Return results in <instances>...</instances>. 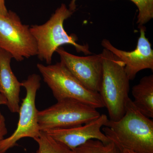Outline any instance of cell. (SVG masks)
Here are the masks:
<instances>
[{"label": "cell", "mask_w": 153, "mask_h": 153, "mask_svg": "<svg viewBox=\"0 0 153 153\" xmlns=\"http://www.w3.org/2000/svg\"><path fill=\"white\" fill-rule=\"evenodd\" d=\"M117 145L135 153H153V121L137 109L129 97L120 119H108L102 128Z\"/></svg>", "instance_id": "1"}, {"label": "cell", "mask_w": 153, "mask_h": 153, "mask_svg": "<svg viewBox=\"0 0 153 153\" xmlns=\"http://www.w3.org/2000/svg\"><path fill=\"white\" fill-rule=\"evenodd\" d=\"M102 56V75L99 94L106 108L109 120L117 121L124 114L129 97V79L125 64L113 53L104 48Z\"/></svg>", "instance_id": "2"}, {"label": "cell", "mask_w": 153, "mask_h": 153, "mask_svg": "<svg viewBox=\"0 0 153 153\" xmlns=\"http://www.w3.org/2000/svg\"><path fill=\"white\" fill-rule=\"evenodd\" d=\"M73 13L65 4H62L47 22L43 25H34L30 27L37 43V55L39 60L45 61L48 65L51 64L54 52L65 44L74 46L77 52H82L86 55L91 54L88 44H78L77 36L74 34L68 35L64 29V22Z\"/></svg>", "instance_id": "3"}, {"label": "cell", "mask_w": 153, "mask_h": 153, "mask_svg": "<svg viewBox=\"0 0 153 153\" xmlns=\"http://www.w3.org/2000/svg\"><path fill=\"white\" fill-rule=\"evenodd\" d=\"M37 66L57 101L73 99L96 109L104 107L99 94L85 87L62 62L47 66L38 63Z\"/></svg>", "instance_id": "4"}, {"label": "cell", "mask_w": 153, "mask_h": 153, "mask_svg": "<svg viewBox=\"0 0 153 153\" xmlns=\"http://www.w3.org/2000/svg\"><path fill=\"white\" fill-rule=\"evenodd\" d=\"M96 108L73 99L58 100L56 104L38 112L41 131L82 125L99 117Z\"/></svg>", "instance_id": "5"}, {"label": "cell", "mask_w": 153, "mask_h": 153, "mask_svg": "<svg viewBox=\"0 0 153 153\" xmlns=\"http://www.w3.org/2000/svg\"><path fill=\"white\" fill-rule=\"evenodd\" d=\"M41 77L36 74H31L22 82L26 90V95L22 100L19 109V120L16 130L8 137L0 141V153H6L16 146L17 142L24 138L35 139L41 134L38 122V111L36 108V94L41 86Z\"/></svg>", "instance_id": "6"}, {"label": "cell", "mask_w": 153, "mask_h": 153, "mask_svg": "<svg viewBox=\"0 0 153 153\" xmlns=\"http://www.w3.org/2000/svg\"><path fill=\"white\" fill-rule=\"evenodd\" d=\"M0 48L19 62L37 55V43L30 27L22 24L13 11L0 15Z\"/></svg>", "instance_id": "7"}, {"label": "cell", "mask_w": 153, "mask_h": 153, "mask_svg": "<svg viewBox=\"0 0 153 153\" xmlns=\"http://www.w3.org/2000/svg\"><path fill=\"white\" fill-rule=\"evenodd\" d=\"M56 52L60 56V62L82 85L89 90L98 93L102 75L101 53L78 56L69 53L61 47Z\"/></svg>", "instance_id": "8"}, {"label": "cell", "mask_w": 153, "mask_h": 153, "mask_svg": "<svg viewBox=\"0 0 153 153\" xmlns=\"http://www.w3.org/2000/svg\"><path fill=\"white\" fill-rule=\"evenodd\" d=\"M140 36L136 49L131 51L120 50L114 47L108 40L103 39L101 45L118 57L125 64V69L129 80L134 79L137 73L145 69L153 70V50L146 37L144 26L138 27Z\"/></svg>", "instance_id": "9"}, {"label": "cell", "mask_w": 153, "mask_h": 153, "mask_svg": "<svg viewBox=\"0 0 153 153\" xmlns=\"http://www.w3.org/2000/svg\"><path fill=\"white\" fill-rule=\"evenodd\" d=\"M105 114L82 125L64 128H55L44 131L52 138L73 150L91 139L101 141L104 144L111 141L101 131L108 120Z\"/></svg>", "instance_id": "10"}, {"label": "cell", "mask_w": 153, "mask_h": 153, "mask_svg": "<svg viewBox=\"0 0 153 153\" xmlns=\"http://www.w3.org/2000/svg\"><path fill=\"white\" fill-rule=\"evenodd\" d=\"M12 55L0 48V89L4 96L10 111L19 113L20 109V92L22 82L14 74L10 66Z\"/></svg>", "instance_id": "11"}, {"label": "cell", "mask_w": 153, "mask_h": 153, "mask_svg": "<svg viewBox=\"0 0 153 153\" xmlns=\"http://www.w3.org/2000/svg\"><path fill=\"white\" fill-rule=\"evenodd\" d=\"M133 101L137 109L149 118H153V75L143 77L132 89Z\"/></svg>", "instance_id": "12"}, {"label": "cell", "mask_w": 153, "mask_h": 153, "mask_svg": "<svg viewBox=\"0 0 153 153\" xmlns=\"http://www.w3.org/2000/svg\"><path fill=\"white\" fill-rule=\"evenodd\" d=\"M71 151L72 153H121L119 148L113 142L104 144L96 139L89 140Z\"/></svg>", "instance_id": "13"}, {"label": "cell", "mask_w": 153, "mask_h": 153, "mask_svg": "<svg viewBox=\"0 0 153 153\" xmlns=\"http://www.w3.org/2000/svg\"><path fill=\"white\" fill-rule=\"evenodd\" d=\"M38 146L36 153H72L71 150L41 131L38 137L34 139Z\"/></svg>", "instance_id": "14"}, {"label": "cell", "mask_w": 153, "mask_h": 153, "mask_svg": "<svg viewBox=\"0 0 153 153\" xmlns=\"http://www.w3.org/2000/svg\"><path fill=\"white\" fill-rule=\"evenodd\" d=\"M114 1V0H110ZM138 10L137 23L138 27L144 26L153 18V0H130Z\"/></svg>", "instance_id": "15"}, {"label": "cell", "mask_w": 153, "mask_h": 153, "mask_svg": "<svg viewBox=\"0 0 153 153\" xmlns=\"http://www.w3.org/2000/svg\"><path fill=\"white\" fill-rule=\"evenodd\" d=\"M7 133L8 130L6 126L5 118L0 111V141L3 140L4 137Z\"/></svg>", "instance_id": "16"}, {"label": "cell", "mask_w": 153, "mask_h": 153, "mask_svg": "<svg viewBox=\"0 0 153 153\" xmlns=\"http://www.w3.org/2000/svg\"><path fill=\"white\" fill-rule=\"evenodd\" d=\"M8 10L6 7L5 0H0V15H6Z\"/></svg>", "instance_id": "17"}, {"label": "cell", "mask_w": 153, "mask_h": 153, "mask_svg": "<svg viewBox=\"0 0 153 153\" xmlns=\"http://www.w3.org/2000/svg\"><path fill=\"white\" fill-rule=\"evenodd\" d=\"M76 0H71V2L69 4V8H68L69 10L74 12L76 8Z\"/></svg>", "instance_id": "18"}, {"label": "cell", "mask_w": 153, "mask_h": 153, "mask_svg": "<svg viewBox=\"0 0 153 153\" xmlns=\"http://www.w3.org/2000/svg\"><path fill=\"white\" fill-rule=\"evenodd\" d=\"M7 105V100L4 96L2 94L0 93V105Z\"/></svg>", "instance_id": "19"}, {"label": "cell", "mask_w": 153, "mask_h": 153, "mask_svg": "<svg viewBox=\"0 0 153 153\" xmlns=\"http://www.w3.org/2000/svg\"><path fill=\"white\" fill-rule=\"evenodd\" d=\"M117 146L120 149L121 152V153H135L134 152H133L132 151L128 149L122 147H121L120 146Z\"/></svg>", "instance_id": "20"}, {"label": "cell", "mask_w": 153, "mask_h": 153, "mask_svg": "<svg viewBox=\"0 0 153 153\" xmlns=\"http://www.w3.org/2000/svg\"><path fill=\"white\" fill-rule=\"evenodd\" d=\"M0 93H1V89H0Z\"/></svg>", "instance_id": "21"}, {"label": "cell", "mask_w": 153, "mask_h": 153, "mask_svg": "<svg viewBox=\"0 0 153 153\" xmlns=\"http://www.w3.org/2000/svg\"></svg>", "instance_id": "22"}]
</instances>
